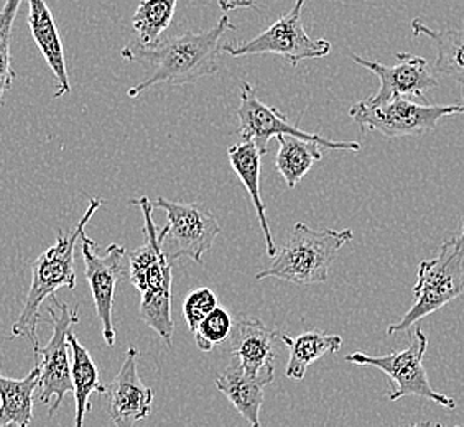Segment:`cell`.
I'll return each mask as SVG.
<instances>
[{
	"mask_svg": "<svg viewBox=\"0 0 464 427\" xmlns=\"http://www.w3.org/2000/svg\"><path fill=\"white\" fill-rule=\"evenodd\" d=\"M229 30H236V27L227 15H223L215 27L199 33L188 32L183 35L161 38L150 48H143L139 43L125 46L121 52L124 60L143 62L152 68V72L130 88L127 96L137 98L157 84L179 88L215 76L219 71V58L223 53L221 42Z\"/></svg>",
	"mask_w": 464,
	"mask_h": 427,
	"instance_id": "6da1fadb",
	"label": "cell"
},
{
	"mask_svg": "<svg viewBox=\"0 0 464 427\" xmlns=\"http://www.w3.org/2000/svg\"><path fill=\"white\" fill-rule=\"evenodd\" d=\"M129 204L139 205L145 219L142 247L127 251L129 281L142 296L139 308L140 319L171 348L175 322L171 319V261L163 250L167 225L161 231L157 229L152 217V201L149 197H137Z\"/></svg>",
	"mask_w": 464,
	"mask_h": 427,
	"instance_id": "7a4b0ae2",
	"label": "cell"
},
{
	"mask_svg": "<svg viewBox=\"0 0 464 427\" xmlns=\"http://www.w3.org/2000/svg\"><path fill=\"white\" fill-rule=\"evenodd\" d=\"M104 205V201L91 197L90 207L81 217L78 225L72 232H58V239L53 247L44 251L30 265L32 268V285L25 299V306L20 312L18 319L12 326L14 337L27 338L34 347V358L38 356V322H40V308L45 299L54 296L60 288L74 289L76 288V273H74V249L84 233L91 217Z\"/></svg>",
	"mask_w": 464,
	"mask_h": 427,
	"instance_id": "3957f363",
	"label": "cell"
},
{
	"mask_svg": "<svg viewBox=\"0 0 464 427\" xmlns=\"http://www.w3.org/2000/svg\"><path fill=\"white\" fill-rule=\"evenodd\" d=\"M353 239V231H314L306 223H295L285 247L277 251L270 267L257 273V280L278 278L294 285L324 283L340 251Z\"/></svg>",
	"mask_w": 464,
	"mask_h": 427,
	"instance_id": "277c9868",
	"label": "cell"
},
{
	"mask_svg": "<svg viewBox=\"0 0 464 427\" xmlns=\"http://www.w3.org/2000/svg\"><path fill=\"white\" fill-rule=\"evenodd\" d=\"M464 293V247L455 239L443 242L435 259L420 261L417 285L413 286L415 303L402 320L391 324L387 334L405 332L420 319L451 303Z\"/></svg>",
	"mask_w": 464,
	"mask_h": 427,
	"instance_id": "5b68a950",
	"label": "cell"
},
{
	"mask_svg": "<svg viewBox=\"0 0 464 427\" xmlns=\"http://www.w3.org/2000/svg\"><path fill=\"white\" fill-rule=\"evenodd\" d=\"M464 114V104H420L411 99H392L384 104H371L367 99L349 109V117L361 132H381L385 137H417L433 132L445 117Z\"/></svg>",
	"mask_w": 464,
	"mask_h": 427,
	"instance_id": "8992f818",
	"label": "cell"
},
{
	"mask_svg": "<svg viewBox=\"0 0 464 427\" xmlns=\"http://www.w3.org/2000/svg\"><path fill=\"white\" fill-rule=\"evenodd\" d=\"M429 347V338L423 330L417 329L411 337V346L401 352H392L389 356H367L362 352H354L346 356V362L356 365L374 366L384 372L391 382L395 384L392 392L389 393V400L397 401L405 396H419L425 400L433 401L441 408L455 410L456 401L443 393H438L431 388L429 376L423 366V358Z\"/></svg>",
	"mask_w": 464,
	"mask_h": 427,
	"instance_id": "52a82bcc",
	"label": "cell"
},
{
	"mask_svg": "<svg viewBox=\"0 0 464 427\" xmlns=\"http://www.w3.org/2000/svg\"><path fill=\"white\" fill-rule=\"evenodd\" d=\"M53 306L46 311L53 322V334L45 347H40L35 364L40 368V396L38 401L50 404L48 416L52 418L60 410L63 400L68 393H72V365H70V342L68 334L74 324L80 322L78 309H72L56 296L50 298Z\"/></svg>",
	"mask_w": 464,
	"mask_h": 427,
	"instance_id": "ba28073f",
	"label": "cell"
},
{
	"mask_svg": "<svg viewBox=\"0 0 464 427\" xmlns=\"http://www.w3.org/2000/svg\"><path fill=\"white\" fill-rule=\"evenodd\" d=\"M306 0H295L290 12L284 14L274 22L267 30L254 36L242 45H223V53L231 54L232 58L250 56V54H278L285 58L292 66H298L304 60L324 58L331 52V43L324 38H313L304 30L302 20Z\"/></svg>",
	"mask_w": 464,
	"mask_h": 427,
	"instance_id": "9c48e42d",
	"label": "cell"
},
{
	"mask_svg": "<svg viewBox=\"0 0 464 427\" xmlns=\"http://www.w3.org/2000/svg\"><path fill=\"white\" fill-rule=\"evenodd\" d=\"M152 207L165 211L169 217L163 250L170 261L188 257L203 263V255L209 251L221 227L208 207L198 203H175L167 197H157Z\"/></svg>",
	"mask_w": 464,
	"mask_h": 427,
	"instance_id": "30bf717a",
	"label": "cell"
},
{
	"mask_svg": "<svg viewBox=\"0 0 464 427\" xmlns=\"http://www.w3.org/2000/svg\"><path fill=\"white\" fill-rule=\"evenodd\" d=\"M237 119H239L237 135L242 140L256 143L260 155H266L268 152V140L274 137L277 138L278 135H294L308 142L320 143L322 147L330 150H346V152L361 150V145L357 142H334L318 134L300 130L298 127L288 122L285 114H282L277 107L264 104L257 98L254 86L247 81L241 82V104L237 109Z\"/></svg>",
	"mask_w": 464,
	"mask_h": 427,
	"instance_id": "8fae6325",
	"label": "cell"
},
{
	"mask_svg": "<svg viewBox=\"0 0 464 427\" xmlns=\"http://www.w3.org/2000/svg\"><path fill=\"white\" fill-rule=\"evenodd\" d=\"M98 243L86 235H81V253L84 260V273L90 283L91 293L96 306L99 320L102 324V336L109 347L116 344V329L112 322V308L119 281L129 278V268L124 259L127 250L117 243H111L106 255H98L94 250Z\"/></svg>",
	"mask_w": 464,
	"mask_h": 427,
	"instance_id": "7c38bea8",
	"label": "cell"
},
{
	"mask_svg": "<svg viewBox=\"0 0 464 427\" xmlns=\"http://www.w3.org/2000/svg\"><path fill=\"white\" fill-rule=\"evenodd\" d=\"M399 62L395 66H387L382 62H369L357 54H351V60L359 66L366 68L381 81V88L374 96L367 98L371 104H384L392 99H419L427 102L425 92L438 88V78L430 70L429 62L421 56L409 53H397Z\"/></svg>",
	"mask_w": 464,
	"mask_h": 427,
	"instance_id": "4fadbf2b",
	"label": "cell"
},
{
	"mask_svg": "<svg viewBox=\"0 0 464 427\" xmlns=\"http://www.w3.org/2000/svg\"><path fill=\"white\" fill-rule=\"evenodd\" d=\"M229 352L239 360L246 374L267 386L276 378V342L280 338L278 330L250 316H239L232 327Z\"/></svg>",
	"mask_w": 464,
	"mask_h": 427,
	"instance_id": "5bb4252c",
	"label": "cell"
},
{
	"mask_svg": "<svg viewBox=\"0 0 464 427\" xmlns=\"http://www.w3.org/2000/svg\"><path fill=\"white\" fill-rule=\"evenodd\" d=\"M139 356L140 354L135 347L127 350L124 364L106 393V411L116 427H135L137 422L149 418L152 413L155 392L143 384L139 375Z\"/></svg>",
	"mask_w": 464,
	"mask_h": 427,
	"instance_id": "9a60e30c",
	"label": "cell"
},
{
	"mask_svg": "<svg viewBox=\"0 0 464 427\" xmlns=\"http://www.w3.org/2000/svg\"><path fill=\"white\" fill-rule=\"evenodd\" d=\"M28 28L58 82L54 98H63L72 90V84L66 70L62 36L45 0H28Z\"/></svg>",
	"mask_w": 464,
	"mask_h": 427,
	"instance_id": "2e32d148",
	"label": "cell"
},
{
	"mask_svg": "<svg viewBox=\"0 0 464 427\" xmlns=\"http://www.w3.org/2000/svg\"><path fill=\"white\" fill-rule=\"evenodd\" d=\"M415 36H427L437 48V62L433 72L437 78L455 81L464 98V28L447 27L433 30L421 18L411 20Z\"/></svg>",
	"mask_w": 464,
	"mask_h": 427,
	"instance_id": "e0dca14e",
	"label": "cell"
},
{
	"mask_svg": "<svg viewBox=\"0 0 464 427\" xmlns=\"http://www.w3.org/2000/svg\"><path fill=\"white\" fill-rule=\"evenodd\" d=\"M229 163L236 175L239 176L244 187L252 199V204L256 207L257 219H259L260 229L264 232V239L267 245V255L274 259L277 255V245L272 237V231L268 225L267 213H266V204L260 196V163H262V155H260L256 143L249 140H242L241 143L231 145L227 150Z\"/></svg>",
	"mask_w": 464,
	"mask_h": 427,
	"instance_id": "ac0fdd59",
	"label": "cell"
},
{
	"mask_svg": "<svg viewBox=\"0 0 464 427\" xmlns=\"http://www.w3.org/2000/svg\"><path fill=\"white\" fill-rule=\"evenodd\" d=\"M216 388L231 401L242 418L249 421L250 426H260V408L266 386L246 374L237 358L232 356L229 365L216 376Z\"/></svg>",
	"mask_w": 464,
	"mask_h": 427,
	"instance_id": "d6986e66",
	"label": "cell"
},
{
	"mask_svg": "<svg viewBox=\"0 0 464 427\" xmlns=\"http://www.w3.org/2000/svg\"><path fill=\"white\" fill-rule=\"evenodd\" d=\"M280 340L290 348L285 376L294 382H304L306 370L324 356H334L341 350L343 338L336 334H324L322 330H308L298 337L280 334Z\"/></svg>",
	"mask_w": 464,
	"mask_h": 427,
	"instance_id": "ffe728a7",
	"label": "cell"
},
{
	"mask_svg": "<svg viewBox=\"0 0 464 427\" xmlns=\"http://www.w3.org/2000/svg\"><path fill=\"white\" fill-rule=\"evenodd\" d=\"M40 384V368L22 378H7L0 372V427H30L34 419V394Z\"/></svg>",
	"mask_w": 464,
	"mask_h": 427,
	"instance_id": "44dd1931",
	"label": "cell"
},
{
	"mask_svg": "<svg viewBox=\"0 0 464 427\" xmlns=\"http://www.w3.org/2000/svg\"><path fill=\"white\" fill-rule=\"evenodd\" d=\"M68 342L72 348V393L76 400V418L74 427H84V418L91 411V394L99 393L106 394L108 388L101 382L98 366L91 358L90 350L81 344L78 337L70 332Z\"/></svg>",
	"mask_w": 464,
	"mask_h": 427,
	"instance_id": "7402d4cb",
	"label": "cell"
},
{
	"mask_svg": "<svg viewBox=\"0 0 464 427\" xmlns=\"http://www.w3.org/2000/svg\"><path fill=\"white\" fill-rule=\"evenodd\" d=\"M278 153L276 166L286 186L294 189L316 161L323 160L322 145L308 142L294 135H278Z\"/></svg>",
	"mask_w": 464,
	"mask_h": 427,
	"instance_id": "603a6c76",
	"label": "cell"
},
{
	"mask_svg": "<svg viewBox=\"0 0 464 427\" xmlns=\"http://www.w3.org/2000/svg\"><path fill=\"white\" fill-rule=\"evenodd\" d=\"M179 0H140L134 17L132 27L139 36V45L143 48L155 46L161 40V35L170 27L175 17Z\"/></svg>",
	"mask_w": 464,
	"mask_h": 427,
	"instance_id": "cb8c5ba5",
	"label": "cell"
},
{
	"mask_svg": "<svg viewBox=\"0 0 464 427\" xmlns=\"http://www.w3.org/2000/svg\"><path fill=\"white\" fill-rule=\"evenodd\" d=\"M20 4L22 0H5L4 9L0 10V107L4 104V94L12 90V82L15 80V71L12 70L10 40Z\"/></svg>",
	"mask_w": 464,
	"mask_h": 427,
	"instance_id": "d4e9b609",
	"label": "cell"
},
{
	"mask_svg": "<svg viewBox=\"0 0 464 427\" xmlns=\"http://www.w3.org/2000/svg\"><path fill=\"white\" fill-rule=\"evenodd\" d=\"M232 327H234V320L231 314L224 308L218 306L199 322L197 330L193 332L197 347L206 354L211 352L216 346H221L229 338Z\"/></svg>",
	"mask_w": 464,
	"mask_h": 427,
	"instance_id": "484cf974",
	"label": "cell"
},
{
	"mask_svg": "<svg viewBox=\"0 0 464 427\" xmlns=\"http://www.w3.org/2000/svg\"><path fill=\"white\" fill-rule=\"evenodd\" d=\"M216 308H218V298L209 288H197L188 294L183 303V312H185V319L189 330L195 332L199 322Z\"/></svg>",
	"mask_w": 464,
	"mask_h": 427,
	"instance_id": "4316f807",
	"label": "cell"
},
{
	"mask_svg": "<svg viewBox=\"0 0 464 427\" xmlns=\"http://www.w3.org/2000/svg\"><path fill=\"white\" fill-rule=\"evenodd\" d=\"M259 0H218V5L221 7L224 14L239 9H256Z\"/></svg>",
	"mask_w": 464,
	"mask_h": 427,
	"instance_id": "83f0119b",
	"label": "cell"
},
{
	"mask_svg": "<svg viewBox=\"0 0 464 427\" xmlns=\"http://www.w3.org/2000/svg\"><path fill=\"white\" fill-rule=\"evenodd\" d=\"M456 241L464 247V214L463 217H461V233H459V237H456Z\"/></svg>",
	"mask_w": 464,
	"mask_h": 427,
	"instance_id": "f1b7e54d",
	"label": "cell"
},
{
	"mask_svg": "<svg viewBox=\"0 0 464 427\" xmlns=\"http://www.w3.org/2000/svg\"><path fill=\"white\" fill-rule=\"evenodd\" d=\"M411 427H433V424L427 421V422H419V424H413V426Z\"/></svg>",
	"mask_w": 464,
	"mask_h": 427,
	"instance_id": "f546056e",
	"label": "cell"
},
{
	"mask_svg": "<svg viewBox=\"0 0 464 427\" xmlns=\"http://www.w3.org/2000/svg\"><path fill=\"white\" fill-rule=\"evenodd\" d=\"M435 427H445L443 424H435ZM456 427H461V426H456Z\"/></svg>",
	"mask_w": 464,
	"mask_h": 427,
	"instance_id": "4dcf8cb0",
	"label": "cell"
},
{
	"mask_svg": "<svg viewBox=\"0 0 464 427\" xmlns=\"http://www.w3.org/2000/svg\"><path fill=\"white\" fill-rule=\"evenodd\" d=\"M2 427H17V426H2Z\"/></svg>",
	"mask_w": 464,
	"mask_h": 427,
	"instance_id": "1f68e13d",
	"label": "cell"
},
{
	"mask_svg": "<svg viewBox=\"0 0 464 427\" xmlns=\"http://www.w3.org/2000/svg\"><path fill=\"white\" fill-rule=\"evenodd\" d=\"M250 427H260V426H250Z\"/></svg>",
	"mask_w": 464,
	"mask_h": 427,
	"instance_id": "d6a6232c",
	"label": "cell"
}]
</instances>
